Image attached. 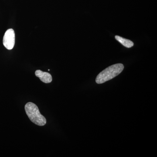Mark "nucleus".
Here are the masks:
<instances>
[{
  "label": "nucleus",
  "mask_w": 157,
  "mask_h": 157,
  "mask_svg": "<svg viewBox=\"0 0 157 157\" xmlns=\"http://www.w3.org/2000/svg\"><path fill=\"white\" fill-rule=\"evenodd\" d=\"M124 69L122 64L118 63L112 65L101 72L97 76L96 82L102 84L109 81L120 74Z\"/></svg>",
  "instance_id": "obj_1"
},
{
  "label": "nucleus",
  "mask_w": 157,
  "mask_h": 157,
  "mask_svg": "<svg viewBox=\"0 0 157 157\" xmlns=\"http://www.w3.org/2000/svg\"><path fill=\"white\" fill-rule=\"evenodd\" d=\"M26 113L32 122L39 126H43L46 124L45 118L41 114L37 105L28 102L25 106Z\"/></svg>",
  "instance_id": "obj_2"
},
{
  "label": "nucleus",
  "mask_w": 157,
  "mask_h": 157,
  "mask_svg": "<svg viewBox=\"0 0 157 157\" xmlns=\"http://www.w3.org/2000/svg\"><path fill=\"white\" fill-rule=\"evenodd\" d=\"M115 39L127 48H131L134 45V43L131 40L124 39V38L119 36H116Z\"/></svg>",
  "instance_id": "obj_5"
},
{
  "label": "nucleus",
  "mask_w": 157,
  "mask_h": 157,
  "mask_svg": "<svg viewBox=\"0 0 157 157\" xmlns=\"http://www.w3.org/2000/svg\"><path fill=\"white\" fill-rule=\"evenodd\" d=\"M15 33L13 29L7 30L3 37V43L8 50H11L15 44Z\"/></svg>",
  "instance_id": "obj_3"
},
{
  "label": "nucleus",
  "mask_w": 157,
  "mask_h": 157,
  "mask_svg": "<svg viewBox=\"0 0 157 157\" xmlns=\"http://www.w3.org/2000/svg\"><path fill=\"white\" fill-rule=\"evenodd\" d=\"M35 75L44 83H49L52 81V76L50 73L47 72H43L40 70H37L35 72Z\"/></svg>",
  "instance_id": "obj_4"
}]
</instances>
